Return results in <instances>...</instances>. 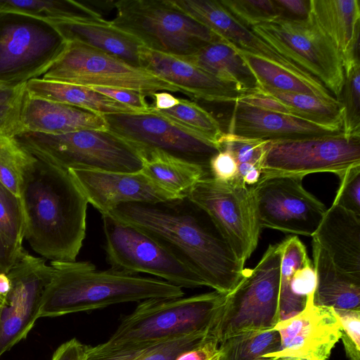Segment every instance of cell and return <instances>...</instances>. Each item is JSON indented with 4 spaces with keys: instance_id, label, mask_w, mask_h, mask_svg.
I'll use <instances>...</instances> for the list:
<instances>
[{
    "instance_id": "obj_1",
    "label": "cell",
    "mask_w": 360,
    "mask_h": 360,
    "mask_svg": "<svg viewBox=\"0 0 360 360\" xmlns=\"http://www.w3.org/2000/svg\"><path fill=\"white\" fill-rule=\"evenodd\" d=\"M108 214L156 239L216 291L228 294L243 277L245 263L208 214L186 197L122 203Z\"/></svg>"
},
{
    "instance_id": "obj_2",
    "label": "cell",
    "mask_w": 360,
    "mask_h": 360,
    "mask_svg": "<svg viewBox=\"0 0 360 360\" xmlns=\"http://www.w3.org/2000/svg\"><path fill=\"white\" fill-rule=\"evenodd\" d=\"M24 239L44 259L72 262L86 235L88 202L70 172L37 158L24 175Z\"/></svg>"
},
{
    "instance_id": "obj_3",
    "label": "cell",
    "mask_w": 360,
    "mask_h": 360,
    "mask_svg": "<svg viewBox=\"0 0 360 360\" xmlns=\"http://www.w3.org/2000/svg\"><path fill=\"white\" fill-rule=\"evenodd\" d=\"M52 274L40 305L39 317L89 311L129 302L182 297L181 288L162 279L110 268L98 270L90 262H51Z\"/></svg>"
},
{
    "instance_id": "obj_4",
    "label": "cell",
    "mask_w": 360,
    "mask_h": 360,
    "mask_svg": "<svg viewBox=\"0 0 360 360\" xmlns=\"http://www.w3.org/2000/svg\"><path fill=\"white\" fill-rule=\"evenodd\" d=\"M226 295L214 290L190 297L143 300L122 319L105 343L156 341L191 333L213 335Z\"/></svg>"
},
{
    "instance_id": "obj_5",
    "label": "cell",
    "mask_w": 360,
    "mask_h": 360,
    "mask_svg": "<svg viewBox=\"0 0 360 360\" xmlns=\"http://www.w3.org/2000/svg\"><path fill=\"white\" fill-rule=\"evenodd\" d=\"M15 137L37 159L67 170L131 173L143 167L140 150L109 130L86 129L58 135L25 131Z\"/></svg>"
},
{
    "instance_id": "obj_6",
    "label": "cell",
    "mask_w": 360,
    "mask_h": 360,
    "mask_svg": "<svg viewBox=\"0 0 360 360\" xmlns=\"http://www.w3.org/2000/svg\"><path fill=\"white\" fill-rule=\"evenodd\" d=\"M114 7L111 24L157 52L186 57L219 39L170 0H120Z\"/></svg>"
},
{
    "instance_id": "obj_7",
    "label": "cell",
    "mask_w": 360,
    "mask_h": 360,
    "mask_svg": "<svg viewBox=\"0 0 360 360\" xmlns=\"http://www.w3.org/2000/svg\"><path fill=\"white\" fill-rule=\"evenodd\" d=\"M281 243L269 245L253 269H244L226 295L213 335L221 342L245 333L272 330L280 321Z\"/></svg>"
},
{
    "instance_id": "obj_8",
    "label": "cell",
    "mask_w": 360,
    "mask_h": 360,
    "mask_svg": "<svg viewBox=\"0 0 360 360\" xmlns=\"http://www.w3.org/2000/svg\"><path fill=\"white\" fill-rule=\"evenodd\" d=\"M66 44L47 21L0 13V86L17 87L44 75Z\"/></svg>"
},
{
    "instance_id": "obj_9",
    "label": "cell",
    "mask_w": 360,
    "mask_h": 360,
    "mask_svg": "<svg viewBox=\"0 0 360 360\" xmlns=\"http://www.w3.org/2000/svg\"><path fill=\"white\" fill-rule=\"evenodd\" d=\"M42 79L84 86L131 89L152 96L160 91L181 92L171 83L141 68L75 41L66 46Z\"/></svg>"
},
{
    "instance_id": "obj_10",
    "label": "cell",
    "mask_w": 360,
    "mask_h": 360,
    "mask_svg": "<svg viewBox=\"0 0 360 360\" xmlns=\"http://www.w3.org/2000/svg\"><path fill=\"white\" fill-rule=\"evenodd\" d=\"M101 216L104 249L111 268L150 274L181 288L205 286L194 271L156 239L108 214Z\"/></svg>"
},
{
    "instance_id": "obj_11",
    "label": "cell",
    "mask_w": 360,
    "mask_h": 360,
    "mask_svg": "<svg viewBox=\"0 0 360 360\" xmlns=\"http://www.w3.org/2000/svg\"><path fill=\"white\" fill-rule=\"evenodd\" d=\"M250 30L339 99L345 80L341 57L309 16L302 20L279 18Z\"/></svg>"
},
{
    "instance_id": "obj_12",
    "label": "cell",
    "mask_w": 360,
    "mask_h": 360,
    "mask_svg": "<svg viewBox=\"0 0 360 360\" xmlns=\"http://www.w3.org/2000/svg\"><path fill=\"white\" fill-rule=\"evenodd\" d=\"M186 198L208 214L245 263L255 251L261 231L252 187L238 179L206 177L193 186Z\"/></svg>"
},
{
    "instance_id": "obj_13",
    "label": "cell",
    "mask_w": 360,
    "mask_h": 360,
    "mask_svg": "<svg viewBox=\"0 0 360 360\" xmlns=\"http://www.w3.org/2000/svg\"><path fill=\"white\" fill-rule=\"evenodd\" d=\"M107 129L139 150L158 149L198 165L210 173V162L219 150L202 134L153 110L103 115Z\"/></svg>"
},
{
    "instance_id": "obj_14",
    "label": "cell",
    "mask_w": 360,
    "mask_h": 360,
    "mask_svg": "<svg viewBox=\"0 0 360 360\" xmlns=\"http://www.w3.org/2000/svg\"><path fill=\"white\" fill-rule=\"evenodd\" d=\"M360 165V137L343 133L297 139L269 141L262 176L330 172L338 176Z\"/></svg>"
},
{
    "instance_id": "obj_15",
    "label": "cell",
    "mask_w": 360,
    "mask_h": 360,
    "mask_svg": "<svg viewBox=\"0 0 360 360\" xmlns=\"http://www.w3.org/2000/svg\"><path fill=\"white\" fill-rule=\"evenodd\" d=\"M303 178L299 175H264L251 186L261 229L312 236L327 209L303 187Z\"/></svg>"
},
{
    "instance_id": "obj_16",
    "label": "cell",
    "mask_w": 360,
    "mask_h": 360,
    "mask_svg": "<svg viewBox=\"0 0 360 360\" xmlns=\"http://www.w3.org/2000/svg\"><path fill=\"white\" fill-rule=\"evenodd\" d=\"M52 267L23 250L7 273L11 288L0 307V357L25 339L39 317L44 290Z\"/></svg>"
},
{
    "instance_id": "obj_17",
    "label": "cell",
    "mask_w": 360,
    "mask_h": 360,
    "mask_svg": "<svg viewBox=\"0 0 360 360\" xmlns=\"http://www.w3.org/2000/svg\"><path fill=\"white\" fill-rule=\"evenodd\" d=\"M280 337L279 347L266 357H293L327 360L341 338V325L333 308L314 304L307 298L302 311L280 321L274 328Z\"/></svg>"
},
{
    "instance_id": "obj_18",
    "label": "cell",
    "mask_w": 360,
    "mask_h": 360,
    "mask_svg": "<svg viewBox=\"0 0 360 360\" xmlns=\"http://www.w3.org/2000/svg\"><path fill=\"white\" fill-rule=\"evenodd\" d=\"M88 203L108 214L122 203H155L183 198L137 172L122 173L87 169L68 170Z\"/></svg>"
},
{
    "instance_id": "obj_19",
    "label": "cell",
    "mask_w": 360,
    "mask_h": 360,
    "mask_svg": "<svg viewBox=\"0 0 360 360\" xmlns=\"http://www.w3.org/2000/svg\"><path fill=\"white\" fill-rule=\"evenodd\" d=\"M171 2L221 39L241 50L265 58L300 77L319 81L239 22L219 1L171 0Z\"/></svg>"
},
{
    "instance_id": "obj_20",
    "label": "cell",
    "mask_w": 360,
    "mask_h": 360,
    "mask_svg": "<svg viewBox=\"0 0 360 360\" xmlns=\"http://www.w3.org/2000/svg\"><path fill=\"white\" fill-rule=\"evenodd\" d=\"M141 68L171 83L191 97L210 102L234 103L246 94L236 84L221 80L177 56L140 46Z\"/></svg>"
},
{
    "instance_id": "obj_21",
    "label": "cell",
    "mask_w": 360,
    "mask_h": 360,
    "mask_svg": "<svg viewBox=\"0 0 360 360\" xmlns=\"http://www.w3.org/2000/svg\"><path fill=\"white\" fill-rule=\"evenodd\" d=\"M233 103L228 132L236 136L275 141L343 133L342 129L262 109L240 99Z\"/></svg>"
},
{
    "instance_id": "obj_22",
    "label": "cell",
    "mask_w": 360,
    "mask_h": 360,
    "mask_svg": "<svg viewBox=\"0 0 360 360\" xmlns=\"http://www.w3.org/2000/svg\"><path fill=\"white\" fill-rule=\"evenodd\" d=\"M280 321L289 319L301 311L307 298L314 296L316 275L303 243L296 236L280 243Z\"/></svg>"
},
{
    "instance_id": "obj_23",
    "label": "cell",
    "mask_w": 360,
    "mask_h": 360,
    "mask_svg": "<svg viewBox=\"0 0 360 360\" xmlns=\"http://www.w3.org/2000/svg\"><path fill=\"white\" fill-rule=\"evenodd\" d=\"M312 240L339 269L360 278V217L332 204L312 235Z\"/></svg>"
},
{
    "instance_id": "obj_24",
    "label": "cell",
    "mask_w": 360,
    "mask_h": 360,
    "mask_svg": "<svg viewBox=\"0 0 360 360\" xmlns=\"http://www.w3.org/2000/svg\"><path fill=\"white\" fill-rule=\"evenodd\" d=\"M21 121L25 131L63 134L86 129L108 130L101 115L73 105L30 96L23 100Z\"/></svg>"
},
{
    "instance_id": "obj_25",
    "label": "cell",
    "mask_w": 360,
    "mask_h": 360,
    "mask_svg": "<svg viewBox=\"0 0 360 360\" xmlns=\"http://www.w3.org/2000/svg\"><path fill=\"white\" fill-rule=\"evenodd\" d=\"M309 17L335 46L343 67L359 59V0H310Z\"/></svg>"
},
{
    "instance_id": "obj_26",
    "label": "cell",
    "mask_w": 360,
    "mask_h": 360,
    "mask_svg": "<svg viewBox=\"0 0 360 360\" xmlns=\"http://www.w3.org/2000/svg\"><path fill=\"white\" fill-rule=\"evenodd\" d=\"M66 41H75L141 68L139 51L142 44L116 28L110 21L58 20L51 22Z\"/></svg>"
},
{
    "instance_id": "obj_27",
    "label": "cell",
    "mask_w": 360,
    "mask_h": 360,
    "mask_svg": "<svg viewBox=\"0 0 360 360\" xmlns=\"http://www.w3.org/2000/svg\"><path fill=\"white\" fill-rule=\"evenodd\" d=\"M312 255L316 275L314 304L335 310L360 309V278L339 269L313 240Z\"/></svg>"
},
{
    "instance_id": "obj_28",
    "label": "cell",
    "mask_w": 360,
    "mask_h": 360,
    "mask_svg": "<svg viewBox=\"0 0 360 360\" xmlns=\"http://www.w3.org/2000/svg\"><path fill=\"white\" fill-rule=\"evenodd\" d=\"M210 335L191 333L156 341L88 345L84 360H174Z\"/></svg>"
},
{
    "instance_id": "obj_29",
    "label": "cell",
    "mask_w": 360,
    "mask_h": 360,
    "mask_svg": "<svg viewBox=\"0 0 360 360\" xmlns=\"http://www.w3.org/2000/svg\"><path fill=\"white\" fill-rule=\"evenodd\" d=\"M179 58L221 80L236 84L246 94L259 88L256 78L242 58L220 38L205 44L191 56Z\"/></svg>"
},
{
    "instance_id": "obj_30",
    "label": "cell",
    "mask_w": 360,
    "mask_h": 360,
    "mask_svg": "<svg viewBox=\"0 0 360 360\" xmlns=\"http://www.w3.org/2000/svg\"><path fill=\"white\" fill-rule=\"evenodd\" d=\"M25 87L31 96L73 105L101 115L141 112L82 85L40 78L29 81Z\"/></svg>"
},
{
    "instance_id": "obj_31",
    "label": "cell",
    "mask_w": 360,
    "mask_h": 360,
    "mask_svg": "<svg viewBox=\"0 0 360 360\" xmlns=\"http://www.w3.org/2000/svg\"><path fill=\"white\" fill-rule=\"evenodd\" d=\"M141 172L155 184L181 197L186 198L200 179L212 177L202 167L158 149L141 151Z\"/></svg>"
},
{
    "instance_id": "obj_32",
    "label": "cell",
    "mask_w": 360,
    "mask_h": 360,
    "mask_svg": "<svg viewBox=\"0 0 360 360\" xmlns=\"http://www.w3.org/2000/svg\"><path fill=\"white\" fill-rule=\"evenodd\" d=\"M228 43L248 65L256 78L259 86H264L282 91L314 95L328 101L337 100L320 82L300 77L265 58Z\"/></svg>"
},
{
    "instance_id": "obj_33",
    "label": "cell",
    "mask_w": 360,
    "mask_h": 360,
    "mask_svg": "<svg viewBox=\"0 0 360 360\" xmlns=\"http://www.w3.org/2000/svg\"><path fill=\"white\" fill-rule=\"evenodd\" d=\"M5 12L23 14L49 22L106 20L98 11L73 0H0V13Z\"/></svg>"
},
{
    "instance_id": "obj_34",
    "label": "cell",
    "mask_w": 360,
    "mask_h": 360,
    "mask_svg": "<svg viewBox=\"0 0 360 360\" xmlns=\"http://www.w3.org/2000/svg\"><path fill=\"white\" fill-rule=\"evenodd\" d=\"M259 91L290 108L295 117L342 130L343 110L338 100L328 101L314 95L278 91L259 86Z\"/></svg>"
},
{
    "instance_id": "obj_35",
    "label": "cell",
    "mask_w": 360,
    "mask_h": 360,
    "mask_svg": "<svg viewBox=\"0 0 360 360\" xmlns=\"http://www.w3.org/2000/svg\"><path fill=\"white\" fill-rule=\"evenodd\" d=\"M279 345L274 329L239 334L219 343V360H274L266 356L277 351Z\"/></svg>"
},
{
    "instance_id": "obj_36",
    "label": "cell",
    "mask_w": 360,
    "mask_h": 360,
    "mask_svg": "<svg viewBox=\"0 0 360 360\" xmlns=\"http://www.w3.org/2000/svg\"><path fill=\"white\" fill-rule=\"evenodd\" d=\"M36 160L15 137L0 135V182L19 198L24 175Z\"/></svg>"
},
{
    "instance_id": "obj_37",
    "label": "cell",
    "mask_w": 360,
    "mask_h": 360,
    "mask_svg": "<svg viewBox=\"0 0 360 360\" xmlns=\"http://www.w3.org/2000/svg\"><path fill=\"white\" fill-rule=\"evenodd\" d=\"M152 108L156 112L202 134L217 145L224 133L216 118L194 101L179 98V103L172 108L160 110Z\"/></svg>"
},
{
    "instance_id": "obj_38",
    "label": "cell",
    "mask_w": 360,
    "mask_h": 360,
    "mask_svg": "<svg viewBox=\"0 0 360 360\" xmlns=\"http://www.w3.org/2000/svg\"><path fill=\"white\" fill-rule=\"evenodd\" d=\"M25 216L20 198L0 182V236L16 252L23 251Z\"/></svg>"
},
{
    "instance_id": "obj_39",
    "label": "cell",
    "mask_w": 360,
    "mask_h": 360,
    "mask_svg": "<svg viewBox=\"0 0 360 360\" xmlns=\"http://www.w3.org/2000/svg\"><path fill=\"white\" fill-rule=\"evenodd\" d=\"M344 84L338 100L341 103L342 132L347 137H360V63L359 59L346 65Z\"/></svg>"
},
{
    "instance_id": "obj_40",
    "label": "cell",
    "mask_w": 360,
    "mask_h": 360,
    "mask_svg": "<svg viewBox=\"0 0 360 360\" xmlns=\"http://www.w3.org/2000/svg\"><path fill=\"white\" fill-rule=\"evenodd\" d=\"M219 2L248 29L280 18L274 0H220Z\"/></svg>"
},
{
    "instance_id": "obj_41",
    "label": "cell",
    "mask_w": 360,
    "mask_h": 360,
    "mask_svg": "<svg viewBox=\"0 0 360 360\" xmlns=\"http://www.w3.org/2000/svg\"><path fill=\"white\" fill-rule=\"evenodd\" d=\"M25 86H0V135L15 137L25 131L21 121Z\"/></svg>"
},
{
    "instance_id": "obj_42",
    "label": "cell",
    "mask_w": 360,
    "mask_h": 360,
    "mask_svg": "<svg viewBox=\"0 0 360 360\" xmlns=\"http://www.w3.org/2000/svg\"><path fill=\"white\" fill-rule=\"evenodd\" d=\"M269 141L250 139L224 132L218 140L219 149L229 150L237 165L251 164L261 168Z\"/></svg>"
},
{
    "instance_id": "obj_43",
    "label": "cell",
    "mask_w": 360,
    "mask_h": 360,
    "mask_svg": "<svg viewBox=\"0 0 360 360\" xmlns=\"http://www.w3.org/2000/svg\"><path fill=\"white\" fill-rule=\"evenodd\" d=\"M338 176L340 186L333 204L360 217V165L354 166Z\"/></svg>"
},
{
    "instance_id": "obj_44",
    "label": "cell",
    "mask_w": 360,
    "mask_h": 360,
    "mask_svg": "<svg viewBox=\"0 0 360 360\" xmlns=\"http://www.w3.org/2000/svg\"><path fill=\"white\" fill-rule=\"evenodd\" d=\"M341 338L349 360H360V309L335 310Z\"/></svg>"
},
{
    "instance_id": "obj_45",
    "label": "cell",
    "mask_w": 360,
    "mask_h": 360,
    "mask_svg": "<svg viewBox=\"0 0 360 360\" xmlns=\"http://www.w3.org/2000/svg\"><path fill=\"white\" fill-rule=\"evenodd\" d=\"M87 87V86H86ZM88 88L124 104L137 112H148L151 106L147 103L146 96L141 91L125 88L91 86Z\"/></svg>"
},
{
    "instance_id": "obj_46",
    "label": "cell",
    "mask_w": 360,
    "mask_h": 360,
    "mask_svg": "<svg viewBox=\"0 0 360 360\" xmlns=\"http://www.w3.org/2000/svg\"><path fill=\"white\" fill-rule=\"evenodd\" d=\"M210 170L212 177L220 181H231L238 179L237 162L232 154L225 149H221L212 158Z\"/></svg>"
},
{
    "instance_id": "obj_47",
    "label": "cell",
    "mask_w": 360,
    "mask_h": 360,
    "mask_svg": "<svg viewBox=\"0 0 360 360\" xmlns=\"http://www.w3.org/2000/svg\"><path fill=\"white\" fill-rule=\"evenodd\" d=\"M219 342L214 336L210 335L174 360H219Z\"/></svg>"
},
{
    "instance_id": "obj_48",
    "label": "cell",
    "mask_w": 360,
    "mask_h": 360,
    "mask_svg": "<svg viewBox=\"0 0 360 360\" xmlns=\"http://www.w3.org/2000/svg\"><path fill=\"white\" fill-rule=\"evenodd\" d=\"M277 6L280 18L302 20L309 18L310 13V0H274Z\"/></svg>"
},
{
    "instance_id": "obj_49",
    "label": "cell",
    "mask_w": 360,
    "mask_h": 360,
    "mask_svg": "<svg viewBox=\"0 0 360 360\" xmlns=\"http://www.w3.org/2000/svg\"><path fill=\"white\" fill-rule=\"evenodd\" d=\"M87 346L75 338L71 339L56 349L51 360H84Z\"/></svg>"
},
{
    "instance_id": "obj_50",
    "label": "cell",
    "mask_w": 360,
    "mask_h": 360,
    "mask_svg": "<svg viewBox=\"0 0 360 360\" xmlns=\"http://www.w3.org/2000/svg\"><path fill=\"white\" fill-rule=\"evenodd\" d=\"M21 255L13 250L0 236V270L7 274Z\"/></svg>"
},
{
    "instance_id": "obj_51",
    "label": "cell",
    "mask_w": 360,
    "mask_h": 360,
    "mask_svg": "<svg viewBox=\"0 0 360 360\" xmlns=\"http://www.w3.org/2000/svg\"><path fill=\"white\" fill-rule=\"evenodd\" d=\"M152 96L155 98V105L153 107L156 110H167L174 107L179 102V98L167 91L156 92Z\"/></svg>"
},
{
    "instance_id": "obj_52",
    "label": "cell",
    "mask_w": 360,
    "mask_h": 360,
    "mask_svg": "<svg viewBox=\"0 0 360 360\" xmlns=\"http://www.w3.org/2000/svg\"><path fill=\"white\" fill-rule=\"evenodd\" d=\"M10 288L11 281L7 274L0 271V297L4 299Z\"/></svg>"
},
{
    "instance_id": "obj_53",
    "label": "cell",
    "mask_w": 360,
    "mask_h": 360,
    "mask_svg": "<svg viewBox=\"0 0 360 360\" xmlns=\"http://www.w3.org/2000/svg\"><path fill=\"white\" fill-rule=\"evenodd\" d=\"M274 360H302L300 359L293 358V357H278V358H274Z\"/></svg>"
},
{
    "instance_id": "obj_54",
    "label": "cell",
    "mask_w": 360,
    "mask_h": 360,
    "mask_svg": "<svg viewBox=\"0 0 360 360\" xmlns=\"http://www.w3.org/2000/svg\"><path fill=\"white\" fill-rule=\"evenodd\" d=\"M0 271H1L0 270ZM3 302H4V298L0 297V307L1 306Z\"/></svg>"
}]
</instances>
